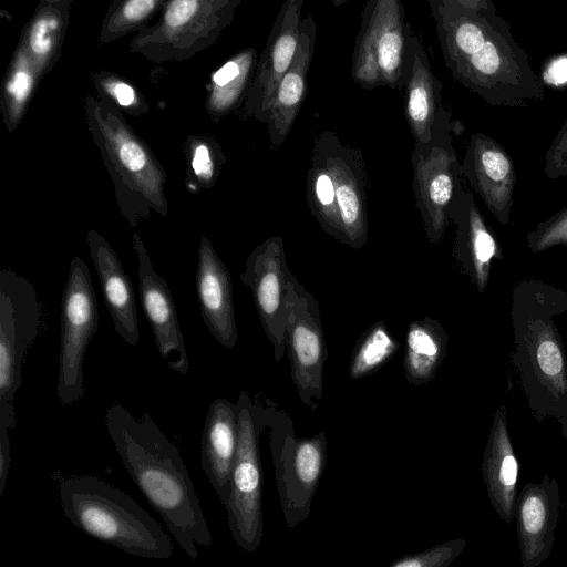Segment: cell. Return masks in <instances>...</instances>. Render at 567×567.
I'll list each match as a JSON object with an SVG mask.
<instances>
[{
	"label": "cell",
	"instance_id": "6da1fadb",
	"mask_svg": "<svg viewBox=\"0 0 567 567\" xmlns=\"http://www.w3.org/2000/svg\"><path fill=\"white\" fill-rule=\"evenodd\" d=\"M444 63L455 81L492 106L526 107L545 96L529 56L498 12L429 0Z\"/></svg>",
	"mask_w": 567,
	"mask_h": 567
},
{
	"label": "cell",
	"instance_id": "7a4b0ae2",
	"mask_svg": "<svg viewBox=\"0 0 567 567\" xmlns=\"http://www.w3.org/2000/svg\"><path fill=\"white\" fill-rule=\"evenodd\" d=\"M109 436L127 473L190 558L209 548L213 536L178 449L144 413L135 417L120 402L106 410Z\"/></svg>",
	"mask_w": 567,
	"mask_h": 567
},
{
	"label": "cell",
	"instance_id": "3957f363",
	"mask_svg": "<svg viewBox=\"0 0 567 567\" xmlns=\"http://www.w3.org/2000/svg\"><path fill=\"white\" fill-rule=\"evenodd\" d=\"M566 311L567 292L542 279L513 288L514 371L535 419L557 420L567 440V354L554 321Z\"/></svg>",
	"mask_w": 567,
	"mask_h": 567
},
{
	"label": "cell",
	"instance_id": "277c9868",
	"mask_svg": "<svg viewBox=\"0 0 567 567\" xmlns=\"http://www.w3.org/2000/svg\"><path fill=\"white\" fill-rule=\"evenodd\" d=\"M84 113L89 133L112 179L116 205L128 227L150 219L152 212L167 217V176L151 147L110 102L86 95Z\"/></svg>",
	"mask_w": 567,
	"mask_h": 567
},
{
	"label": "cell",
	"instance_id": "5b68a950",
	"mask_svg": "<svg viewBox=\"0 0 567 567\" xmlns=\"http://www.w3.org/2000/svg\"><path fill=\"white\" fill-rule=\"evenodd\" d=\"M64 516L89 536L142 558L169 559L173 544L156 519L128 494L92 475L59 484Z\"/></svg>",
	"mask_w": 567,
	"mask_h": 567
},
{
	"label": "cell",
	"instance_id": "8992f818",
	"mask_svg": "<svg viewBox=\"0 0 567 567\" xmlns=\"http://www.w3.org/2000/svg\"><path fill=\"white\" fill-rule=\"evenodd\" d=\"M243 0H167L130 42L152 63L184 62L215 44Z\"/></svg>",
	"mask_w": 567,
	"mask_h": 567
},
{
	"label": "cell",
	"instance_id": "52a82bcc",
	"mask_svg": "<svg viewBox=\"0 0 567 567\" xmlns=\"http://www.w3.org/2000/svg\"><path fill=\"white\" fill-rule=\"evenodd\" d=\"M351 60V78L364 90L405 87L411 62L402 0H368L361 14Z\"/></svg>",
	"mask_w": 567,
	"mask_h": 567
},
{
	"label": "cell",
	"instance_id": "ba28073f",
	"mask_svg": "<svg viewBox=\"0 0 567 567\" xmlns=\"http://www.w3.org/2000/svg\"><path fill=\"white\" fill-rule=\"evenodd\" d=\"M43 308L34 286L11 268L0 271V436L16 426L14 398L25 355L39 337Z\"/></svg>",
	"mask_w": 567,
	"mask_h": 567
},
{
	"label": "cell",
	"instance_id": "9c48e42d",
	"mask_svg": "<svg viewBox=\"0 0 567 567\" xmlns=\"http://www.w3.org/2000/svg\"><path fill=\"white\" fill-rule=\"evenodd\" d=\"M265 415L280 506L292 529L310 514L327 464V437L324 431L298 437L289 415L270 409Z\"/></svg>",
	"mask_w": 567,
	"mask_h": 567
},
{
	"label": "cell",
	"instance_id": "30bf717a",
	"mask_svg": "<svg viewBox=\"0 0 567 567\" xmlns=\"http://www.w3.org/2000/svg\"><path fill=\"white\" fill-rule=\"evenodd\" d=\"M238 446L225 506L234 542L247 553L256 551L262 539V467L259 436L267 425L265 410L246 391L237 399Z\"/></svg>",
	"mask_w": 567,
	"mask_h": 567
},
{
	"label": "cell",
	"instance_id": "8fae6325",
	"mask_svg": "<svg viewBox=\"0 0 567 567\" xmlns=\"http://www.w3.org/2000/svg\"><path fill=\"white\" fill-rule=\"evenodd\" d=\"M99 328V309L91 274L83 258L71 260L61 302V336L56 395L71 405L84 395L83 361Z\"/></svg>",
	"mask_w": 567,
	"mask_h": 567
},
{
	"label": "cell",
	"instance_id": "7c38bea8",
	"mask_svg": "<svg viewBox=\"0 0 567 567\" xmlns=\"http://www.w3.org/2000/svg\"><path fill=\"white\" fill-rule=\"evenodd\" d=\"M453 137L451 132L442 131L429 142H414L411 155L415 204L431 244L444 237L451 221L449 209L462 184V164Z\"/></svg>",
	"mask_w": 567,
	"mask_h": 567
},
{
	"label": "cell",
	"instance_id": "4fadbf2b",
	"mask_svg": "<svg viewBox=\"0 0 567 567\" xmlns=\"http://www.w3.org/2000/svg\"><path fill=\"white\" fill-rule=\"evenodd\" d=\"M285 342L296 392L305 405L317 411L323 395L328 351L318 302L296 277L291 282Z\"/></svg>",
	"mask_w": 567,
	"mask_h": 567
},
{
	"label": "cell",
	"instance_id": "5bb4252c",
	"mask_svg": "<svg viewBox=\"0 0 567 567\" xmlns=\"http://www.w3.org/2000/svg\"><path fill=\"white\" fill-rule=\"evenodd\" d=\"M293 275L279 235L257 245L246 259L240 280L248 286L264 331L278 363L286 354L285 329Z\"/></svg>",
	"mask_w": 567,
	"mask_h": 567
},
{
	"label": "cell",
	"instance_id": "9a60e30c",
	"mask_svg": "<svg viewBox=\"0 0 567 567\" xmlns=\"http://www.w3.org/2000/svg\"><path fill=\"white\" fill-rule=\"evenodd\" d=\"M305 0H285L276 17L243 102L244 113L268 123L276 89L297 52Z\"/></svg>",
	"mask_w": 567,
	"mask_h": 567
},
{
	"label": "cell",
	"instance_id": "2e32d148",
	"mask_svg": "<svg viewBox=\"0 0 567 567\" xmlns=\"http://www.w3.org/2000/svg\"><path fill=\"white\" fill-rule=\"evenodd\" d=\"M132 244L137 258L140 299L158 352L172 371L186 374L189 360L169 287L155 270L137 231L132 234Z\"/></svg>",
	"mask_w": 567,
	"mask_h": 567
},
{
	"label": "cell",
	"instance_id": "e0dca14e",
	"mask_svg": "<svg viewBox=\"0 0 567 567\" xmlns=\"http://www.w3.org/2000/svg\"><path fill=\"white\" fill-rule=\"evenodd\" d=\"M449 217L455 226L452 257L476 291L483 293L488 287L492 262L504 257L498 239L473 194L462 184L452 199Z\"/></svg>",
	"mask_w": 567,
	"mask_h": 567
},
{
	"label": "cell",
	"instance_id": "ac0fdd59",
	"mask_svg": "<svg viewBox=\"0 0 567 567\" xmlns=\"http://www.w3.org/2000/svg\"><path fill=\"white\" fill-rule=\"evenodd\" d=\"M318 136L334 178L342 244L360 249L368 241L367 171L361 150L343 144L329 131Z\"/></svg>",
	"mask_w": 567,
	"mask_h": 567
},
{
	"label": "cell",
	"instance_id": "d6986e66",
	"mask_svg": "<svg viewBox=\"0 0 567 567\" xmlns=\"http://www.w3.org/2000/svg\"><path fill=\"white\" fill-rule=\"evenodd\" d=\"M462 175L497 221L506 226L514 205L517 175L505 147L482 132L473 133L462 162Z\"/></svg>",
	"mask_w": 567,
	"mask_h": 567
},
{
	"label": "cell",
	"instance_id": "ffe728a7",
	"mask_svg": "<svg viewBox=\"0 0 567 567\" xmlns=\"http://www.w3.org/2000/svg\"><path fill=\"white\" fill-rule=\"evenodd\" d=\"M411 72L405 85V117L414 142H429L442 131L454 136L464 131L442 101L443 85L434 75L429 56L414 33H409Z\"/></svg>",
	"mask_w": 567,
	"mask_h": 567
},
{
	"label": "cell",
	"instance_id": "44dd1931",
	"mask_svg": "<svg viewBox=\"0 0 567 567\" xmlns=\"http://www.w3.org/2000/svg\"><path fill=\"white\" fill-rule=\"evenodd\" d=\"M559 486L545 474L540 483H527L516 497L515 517L524 567H537L549 557L559 518Z\"/></svg>",
	"mask_w": 567,
	"mask_h": 567
},
{
	"label": "cell",
	"instance_id": "7402d4cb",
	"mask_svg": "<svg viewBox=\"0 0 567 567\" xmlns=\"http://www.w3.org/2000/svg\"><path fill=\"white\" fill-rule=\"evenodd\" d=\"M196 292L203 321L210 334L224 348H235L238 331L230 274L205 235L198 247Z\"/></svg>",
	"mask_w": 567,
	"mask_h": 567
},
{
	"label": "cell",
	"instance_id": "603a6c76",
	"mask_svg": "<svg viewBox=\"0 0 567 567\" xmlns=\"http://www.w3.org/2000/svg\"><path fill=\"white\" fill-rule=\"evenodd\" d=\"M86 244L114 329L128 346H136L140 328L131 279L117 254L97 230L87 231Z\"/></svg>",
	"mask_w": 567,
	"mask_h": 567
},
{
	"label": "cell",
	"instance_id": "cb8c5ba5",
	"mask_svg": "<svg viewBox=\"0 0 567 567\" xmlns=\"http://www.w3.org/2000/svg\"><path fill=\"white\" fill-rule=\"evenodd\" d=\"M238 446V408L225 398L208 409L200 445V463L224 506L230 492V476Z\"/></svg>",
	"mask_w": 567,
	"mask_h": 567
},
{
	"label": "cell",
	"instance_id": "d4e9b609",
	"mask_svg": "<svg viewBox=\"0 0 567 567\" xmlns=\"http://www.w3.org/2000/svg\"><path fill=\"white\" fill-rule=\"evenodd\" d=\"M317 24L311 14L302 19L293 61L280 80L267 123L270 144L278 148L288 137L307 96V76L315 54Z\"/></svg>",
	"mask_w": 567,
	"mask_h": 567
},
{
	"label": "cell",
	"instance_id": "484cf974",
	"mask_svg": "<svg viewBox=\"0 0 567 567\" xmlns=\"http://www.w3.org/2000/svg\"><path fill=\"white\" fill-rule=\"evenodd\" d=\"M482 471L492 506L504 522L511 524L515 517L518 463L509 437L504 405L494 413Z\"/></svg>",
	"mask_w": 567,
	"mask_h": 567
},
{
	"label": "cell",
	"instance_id": "4316f807",
	"mask_svg": "<svg viewBox=\"0 0 567 567\" xmlns=\"http://www.w3.org/2000/svg\"><path fill=\"white\" fill-rule=\"evenodd\" d=\"M70 10L71 2L39 1L21 31L18 45L28 53L41 78L52 71L61 58Z\"/></svg>",
	"mask_w": 567,
	"mask_h": 567
},
{
	"label": "cell",
	"instance_id": "83f0119b",
	"mask_svg": "<svg viewBox=\"0 0 567 567\" xmlns=\"http://www.w3.org/2000/svg\"><path fill=\"white\" fill-rule=\"evenodd\" d=\"M447 334L430 317L410 322L405 338L403 367L410 384L423 385L436 375L447 350Z\"/></svg>",
	"mask_w": 567,
	"mask_h": 567
},
{
	"label": "cell",
	"instance_id": "f1b7e54d",
	"mask_svg": "<svg viewBox=\"0 0 567 567\" xmlns=\"http://www.w3.org/2000/svg\"><path fill=\"white\" fill-rule=\"evenodd\" d=\"M257 62L256 49L245 48L212 74L207 89L206 111L213 120H220L244 102Z\"/></svg>",
	"mask_w": 567,
	"mask_h": 567
},
{
	"label": "cell",
	"instance_id": "f546056e",
	"mask_svg": "<svg viewBox=\"0 0 567 567\" xmlns=\"http://www.w3.org/2000/svg\"><path fill=\"white\" fill-rule=\"evenodd\" d=\"M306 197L310 212L321 228L342 243L334 178L319 136L313 144L311 165L307 173Z\"/></svg>",
	"mask_w": 567,
	"mask_h": 567
},
{
	"label": "cell",
	"instance_id": "4dcf8cb0",
	"mask_svg": "<svg viewBox=\"0 0 567 567\" xmlns=\"http://www.w3.org/2000/svg\"><path fill=\"white\" fill-rule=\"evenodd\" d=\"M41 79L28 53L17 44L0 94V112L8 132L20 125Z\"/></svg>",
	"mask_w": 567,
	"mask_h": 567
},
{
	"label": "cell",
	"instance_id": "1f68e13d",
	"mask_svg": "<svg viewBox=\"0 0 567 567\" xmlns=\"http://www.w3.org/2000/svg\"><path fill=\"white\" fill-rule=\"evenodd\" d=\"M167 0H112L97 38L100 45L109 44L130 33L138 32L158 14Z\"/></svg>",
	"mask_w": 567,
	"mask_h": 567
},
{
	"label": "cell",
	"instance_id": "d6a6232c",
	"mask_svg": "<svg viewBox=\"0 0 567 567\" xmlns=\"http://www.w3.org/2000/svg\"><path fill=\"white\" fill-rule=\"evenodd\" d=\"M399 348V341L393 338L383 321L373 323L355 343L349 364L350 378L359 380L375 373Z\"/></svg>",
	"mask_w": 567,
	"mask_h": 567
},
{
	"label": "cell",
	"instance_id": "836d02e7",
	"mask_svg": "<svg viewBox=\"0 0 567 567\" xmlns=\"http://www.w3.org/2000/svg\"><path fill=\"white\" fill-rule=\"evenodd\" d=\"M184 150L187 162V189L197 193L213 187L225 163L220 145L214 138L190 135L184 144Z\"/></svg>",
	"mask_w": 567,
	"mask_h": 567
},
{
	"label": "cell",
	"instance_id": "e575fe53",
	"mask_svg": "<svg viewBox=\"0 0 567 567\" xmlns=\"http://www.w3.org/2000/svg\"><path fill=\"white\" fill-rule=\"evenodd\" d=\"M97 97L105 100L131 116H141L150 111L145 96L138 87L122 75L97 70L90 73Z\"/></svg>",
	"mask_w": 567,
	"mask_h": 567
},
{
	"label": "cell",
	"instance_id": "d590c367",
	"mask_svg": "<svg viewBox=\"0 0 567 567\" xmlns=\"http://www.w3.org/2000/svg\"><path fill=\"white\" fill-rule=\"evenodd\" d=\"M528 249L534 254L556 246H567V207L539 221L526 236Z\"/></svg>",
	"mask_w": 567,
	"mask_h": 567
},
{
	"label": "cell",
	"instance_id": "8d00e7d4",
	"mask_svg": "<svg viewBox=\"0 0 567 567\" xmlns=\"http://www.w3.org/2000/svg\"><path fill=\"white\" fill-rule=\"evenodd\" d=\"M466 547L465 539H452L432 548L405 555L390 567H447Z\"/></svg>",
	"mask_w": 567,
	"mask_h": 567
},
{
	"label": "cell",
	"instance_id": "74e56055",
	"mask_svg": "<svg viewBox=\"0 0 567 567\" xmlns=\"http://www.w3.org/2000/svg\"><path fill=\"white\" fill-rule=\"evenodd\" d=\"M543 172L549 179L567 176V118L546 151Z\"/></svg>",
	"mask_w": 567,
	"mask_h": 567
},
{
	"label": "cell",
	"instance_id": "f35d334b",
	"mask_svg": "<svg viewBox=\"0 0 567 567\" xmlns=\"http://www.w3.org/2000/svg\"><path fill=\"white\" fill-rule=\"evenodd\" d=\"M11 467L10 436H0V497L3 495Z\"/></svg>",
	"mask_w": 567,
	"mask_h": 567
},
{
	"label": "cell",
	"instance_id": "ab89813d",
	"mask_svg": "<svg viewBox=\"0 0 567 567\" xmlns=\"http://www.w3.org/2000/svg\"><path fill=\"white\" fill-rule=\"evenodd\" d=\"M429 1V0H427ZM440 1H451L463 6L473 11H493L496 12L497 9L492 0H440Z\"/></svg>",
	"mask_w": 567,
	"mask_h": 567
},
{
	"label": "cell",
	"instance_id": "60d3db41",
	"mask_svg": "<svg viewBox=\"0 0 567 567\" xmlns=\"http://www.w3.org/2000/svg\"><path fill=\"white\" fill-rule=\"evenodd\" d=\"M40 2L59 3V2H74L75 0H39Z\"/></svg>",
	"mask_w": 567,
	"mask_h": 567
},
{
	"label": "cell",
	"instance_id": "b9f144b4",
	"mask_svg": "<svg viewBox=\"0 0 567 567\" xmlns=\"http://www.w3.org/2000/svg\"><path fill=\"white\" fill-rule=\"evenodd\" d=\"M349 0H332V3L336 8L338 7H341L342 4H344L346 2H348Z\"/></svg>",
	"mask_w": 567,
	"mask_h": 567
}]
</instances>
